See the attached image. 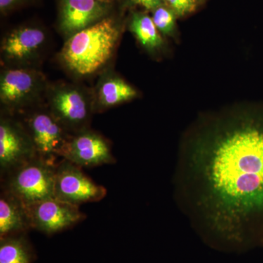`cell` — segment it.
Returning a JSON list of instances; mask_svg holds the SVG:
<instances>
[{
  "label": "cell",
  "instance_id": "1",
  "mask_svg": "<svg viewBox=\"0 0 263 263\" xmlns=\"http://www.w3.org/2000/svg\"><path fill=\"white\" fill-rule=\"evenodd\" d=\"M177 189L203 233L240 247L263 238V107L221 112L185 140Z\"/></svg>",
  "mask_w": 263,
  "mask_h": 263
},
{
  "label": "cell",
  "instance_id": "2",
  "mask_svg": "<svg viewBox=\"0 0 263 263\" xmlns=\"http://www.w3.org/2000/svg\"><path fill=\"white\" fill-rule=\"evenodd\" d=\"M120 37L112 18H103L67 40L60 60L66 68L79 76H91L108 63Z\"/></svg>",
  "mask_w": 263,
  "mask_h": 263
},
{
  "label": "cell",
  "instance_id": "3",
  "mask_svg": "<svg viewBox=\"0 0 263 263\" xmlns=\"http://www.w3.org/2000/svg\"><path fill=\"white\" fill-rule=\"evenodd\" d=\"M57 164L36 157L1 179V189L27 207L54 197Z\"/></svg>",
  "mask_w": 263,
  "mask_h": 263
},
{
  "label": "cell",
  "instance_id": "4",
  "mask_svg": "<svg viewBox=\"0 0 263 263\" xmlns=\"http://www.w3.org/2000/svg\"><path fill=\"white\" fill-rule=\"evenodd\" d=\"M38 158L53 164L62 158V151L71 136L49 110H36L24 118Z\"/></svg>",
  "mask_w": 263,
  "mask_h": 263
},
{
  "label": "cell",
  "instance_id": "5",
  "mask_svg": "<svg viewBox=\"0 0 263 263\" xmlns=\"http://www.w3.org/2000/svg\"><path fill=\"white\" fill-rule=\"evenodd\" d=\"M50 112L71 134L88 128L93 101L85 91L72 85L54 86L48 93Z\"/></svg>",
  "mask_w": 263,
  "mask_h": 263
},
{
  "label": "cell",
  "instance_id": "6",
  "mask_svg": "<svg viewBox=\"0 0 263 263\" xmlns=\"http://www.w3.org/2000/svg\"><path fill=\"white\" fill-rule=\"evenodd\" d=\"M106 195L105 186L98 184L84 174L82 167L63 159L57 163L55 198L80 206L84 203L100 201Z\"/></svg>",
  "mask_w": 263,
  "mask_h": 263
},
{
  "label": "cell",
  "instance_id": "7",
  "mask_svg": "<svg viewBox=\"0 0 263 263\" xmlns=\"http://www.w3.org/2000/svg\"><path fill=\"white\" fill-rule=\"evenodd\" d=\"M28 132L21 121L2 116L0 119V177L36 158Z\"/></svg>",
  "mask_w": 263,
  "mask_h": 263
},
{
  "label": "cell",
  "instance_id": "8",
  "mask_svg": "<svg viewBox=\"0 0 263 263\" xmlns=\"http://www.w3.org/2000/svg\"><path fill=\"white\" fill-rule=\"evenodd\" d=\"M45 79L31 69H7L0 78V100L10 110L16 111L32 105L43 92Z\"/></svg>",
  "mask_w": 263,
  "mask_h": 263
},
{
  "label": "cell",
  "instance_id": "9",
  "mask_svg": "<svg viewBox=\"0 0 263 263\" xmlns=\"http://www.w3.org/2000/svg\"><path fill=\"white\" fill-rule=\"evenodd\" d=\"M62 159L82 168L116 162L110 142L89 128L71 135L62 151Z\"/></svg>",
  "mask_w": 263,
  "mask_h": 263
},
{
  "label": "cell",
  "instance_id": "10",
  "mask_svg": "<svg viewBox=\"0 0 263 263\" xmlns=\"http://www.w3.org/2000/svg\"><path fill=\"white\" fill-rule=\"evenodd\" d=\"M28 209L32 229L51 235L72 228L86 219L80 206L55 197L34 204Z\"/></svg>",
  "mask_w": 263,
  "mask_h": 263
},
{
  "label": "cell",
  "instance_id": "11",
  "mask_svg": "<svg viewBox=\"0 0 263 263\" xmlns=\"http://www.w3.org/2000/svg\"><path fill=\"white\" fill-rule=\"evenodd\" d=\"M107 3L99 0H62L60 29L67 37L94 25L108 11Z\"/></svg>",
  "mask_w": 263,
  "mask_h": 263
},
{
  "label": "cell",
  "instance_id": "12",
  "mask_svg": "<svg viewBox=\"0 0 263 263\" xmlns=\"http://www.w3.org/2000/svg\"><path fill=\"white\" fill-rule=\"evenodd\" d=\"M46 41V34L41 29L21 27L5 36L2 41L1 53L6 61L24 63L37 56Z\"/></svg>",
  "mask_w": 263,
  "mask_h": 263
},
{
  "label": "cell",
  "instance_id": "13",
  "mask_svg": "<svg viewBox=\"0 0 263 263\" xmlns=\"http://www.w3.org/2000/svg\"><path fill=\"white\" fill-rule=\"evenodd\" d=\"M32 229L28 209L11 193L2 190L0 194V236L23 234Z\"/></svg>",
  "mask_w": 263,
  "mask_h": 263
},
{
  "label": "cell",
  "instance_id": "14",
  "mask_svg": "<svg viewBox=\"0 0 263 263\" xmlns=\"http://www.w3.org/2000/svg\"><path fill=\"white\" fill-rule=\"evenodd\" d=\"M138 92L133 86L115 75L104 76L97 87L94 111H103L136 98Z\"/></svg>",
  "mask_w": 263,
  "mask_h": 263
},
{
  "label": "cell",
  "instance_id": "15",
  "mask_svg": "<svg viewBox=\"0 0 263 263\" xmlns=\"http://www.w3.org/2000/svg\"><path fill=\"white\" fill-rule=\"evenodd\" d=\"M130 31L148 51H153L162 46L163 41L152 18L146 14L136 13L132 18Z\"/></svg>",
  "mask_w": 263,
  "mask_h": 263
},
{
  "label": "cell",
  "instance_id": "16",
  "mask_svg": "<svg viewBox=\"0 0 263 263\" xmlns=\"http://www.w3.org/2000/svg\"><path fill=\"white\" fill-rule=\"evenodd\" d=\"M18 235L1 238L0 263H31L28 245L23 237Z\"/></svg>",
  "mask_w": 263,
  "mask_h": 263
},
{
  "label": "cell",
  "instance_id": "17",
  "mask_svg": "<svg viewBox=\"0 0 263 263\" xmlns=\"http://www.w3.org/2000/svg\"><path fill=\"white\" fill-rule=\"evenodd\" d=\"M152 20L157 29L164 35H170L174 32L176 15L173 10L160 7L155 10Z\"/></svg>",
  "mask_w": 263,
  "mask_h": 263
},
{
  "label": "cell",
  "instance_id": "18",
  "mask_svg": "<svg viewBox=\"0 0 263 263\" xmlns=\"http://www.w3.org/2000/svg\"><path fill=\"white\" fill-rule=\"evenodd\" d=\"M175 14L179 16L192 13L197 7V0H165Z\"/></svg>",
  "mask_w": 263,
  "mask_h": 263
},
{
  "label": "cell",
  "instance_id": "19",
  "mask_svg": "<svg viewBox=\"0 0 263 263\" xmlns=\"http://www.w3.org/2000/svg\"><path fill=\"white\" fill-rule=\"evenodd\" d=\"M162 5V0H144L143 7L148 10H156Z\"/></svg>",
  "mask_w": 263,
  "mask_h": 263
},
{
  "label": "cell",
  "instance_id": "20",
  "mask_svg": "<svg viewBox=\"0 0 263 263\" xmlns=\"http://www.w3.org/2000/svg\"><path fill=\"white\" fill-rule=\"evenodd\" d=\"M18 0H0V8L2 10L9 8L10 6L15 4Z\"/></svg>",
  "mask_w": 263,
  "mask_h": 263
},
{
  "label": "cell",
  "instance_id": "21",
  "mask_svg": "<svg viewBox=\"0 0 263 263\" xmlns=\"http://www.w3.org/2000/svg\"><path fill=\"white\" fill-rule=\"evenodd\" d=\"M134 4L141 5L143 6V3H144V0H131Z\"/></svg>",
  "mask_w": 263,
  "mask_h": 263
},
{
  "label": "cell",
  "instance_id": "22",
  "mask_svg": "<svg viewBox=\"0 0 263 263\" xmlns=\"http://www.w3.org/2000/svg\"><path fill=\"white\" fill-rule=\"evenodd\" d=\"M99 1L103 2V3H107V4H108V3H111L113 0H99Z\"/></svg>",
  "mask_w": 263,
  "mask_h": 263
}]
</instances>
